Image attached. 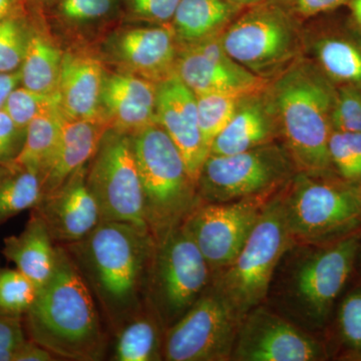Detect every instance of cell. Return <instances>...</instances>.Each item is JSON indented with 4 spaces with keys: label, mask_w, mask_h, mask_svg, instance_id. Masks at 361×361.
I'll list each match as a JSON object with an SVG mask.
<instances>
[{
    "label": "cell",
    "mask_w": 361,
    "mask_h": 361,
    "mask_svg": "<svg viewBox=\"0 0 361 361\" xmlns=\"http://www.w3.org/2000/svg\"><path fill=\"white\" fill-rule=\"evenodd\" d=\"M116 332L147 306V278L154 239L149 230L102 220L87 236L63 245Z\"/></svg>",
    "instance_id": "cell-1"
},
{
    "label": "cell",
    "mask_w": 361,
    "mask_h": 361,
    "mask_svg": "<svg viewBox=\"0 0 361 361\" xmlns=\"http://www.w3.org/2000/svg\"><path fill=\"white\" fill-rule=\"evenodd\" d=\"M94 294L63 245L51 278L23 316L30 341L66 360H103L106 336Z\"/></svg>",
    "instance_id": "cell-2"
},
{
    "label": "cell",
    "mask_w": 361,
    "mask_h": 361,
    "mask_svg": "<svg viewBox=\"0 0 361 361\" xmlns=\"http://www.w3.org/2000/svg\"><path fill=\"white\" fill-rule=\"evenodd\" d=\"M336 87L305 54L267 85L280 142L298 172L336 175L329 149Z\"/></svg>",
    "instance_id": "cell-3"
},
{
    "label": "cell",
    "mask_w": 361,
    "mask_h": 361,
    "mask_svg": "<svg viewBox=\"0 0 361 361\" xmlns=\"http://www.w3.org/2000/svg\"><path fill=\"white\" fill-rule=\"evenodd\" d=\"M360 245L361 231L331 243L292 244L277 266L267 298L306 331L322 329L350 278Z\"/></svg>",
    "instance_id": "cell-4"
},
{
    "label": "cell",
    "mask_w": 361,
    "mask_h": 361,
    "mask_svg": "<svg viewBox=\"0 0 361 361\" xmlns=\"http://www.w3.org/2000/svg\"><path fill=\"white\" fill-rule=\"evenodd\" d=\"M130 135L142 183L145 219L156 240L182 225L202 199L179 149L159 123Z\"/></svg>",
    "instance_id": "cell-5"
},
{
    "label": "cell",
    "mask_w": 361,
    "mask_h": 361,
    "mask_svg": "<svg viewBox=\"0 0 361 361\" xmlns=\"http://www.w3.org/2000/svg\"><path fill=\"white\" fill-rule=\"evenodd\" d=\"M281 199L293 244L331 243L361 231L360 186L337 175L298 172Z\"/></svg>",
    "instance_id": "cell-6"
},
{
    "label": "cell",
    "mask_w": 361,
    "mask_h": 361,
    "mask_svg": "<svg viewBox=\"0 0 361 361\" xmlns=\"http://www.w3.org/2000/svg\"><path fill=\"white\" fill-rule=\"evenodd\" d=\"M220 39L234 61L268 82L305 54L302 21L278 0L243 9Z\"/></svg>",
    "instance_id": "cell-7"
},
{
    "label": "cell",
    "mask_w": 361,
    "mask_h": 361,
    "mask_svg": "<svg viewBox=\"0 0 361 361\" xmlns=\"http://www.w3.org/2000/svg\"><path fill=\"white\" fill-rule=\"evenodd\" d=\"M281 190L263 207L237 257L213 276L211 285L241 318L264 303L277 266L293 244L285 222Z\"/></svg>",
    "instance_id": "cell-8"
},
{
    "label": "cell",
    "mask_w": 361,
    "mask_h": 361,
    "mask_svg": "<svg viewBox=\"0 0 361 361\" xmlns=\"http://www.w3.org/2000/svg\"><path fill=\"white\" fill-rule=\"evenodd\" d=\"M213 280V272L184 225L154 240L146 303L164 329L182 317Z\"/></svg>",
    "instance_id": "cell-9"
},
{
    "label": "cell",
    "mask_w": 361,
    "mask_h": 361,
    "mask_svg": "<svg viewBox=\"0 0 361 361\" xmlns=\"http://www.w3.org/2000/svg\"><path fill=\"white\" fill-rule=\"evenodd\" d=\"M298 173L280 141L233 154L209 155L202 166L197 189L202 201L224 203L272 196Z\"/></svg>",
    "instance_id": "cell-10"
},
{
    "label": "cell",
    "mask_w": 361,
    "mask_h": 361,
    "mask_svg": "<svg viewBox=\"0 0 361 361\" xmlns=\"http://www.w3.org/2000/svg\"><path fill=\"white\" fill-rule=\"evenodd\" d=\"M87 184L102 220L120 221L149 230L130 134L113 128L106 130L87 165Z\"/></svg>",
    "instance_id": "cell-11"
},
{
    "label": "cell",
    "mask_w": 361,
    "mask_h": 361,
    "mask_svg": "<svg viewBox=\"0 0 361 361\" xmlns=\"http://www.w3.org/2000/svg\"><path fill=\"white\" fill-rule=\"evenodd\" d=\"M242 318L210 285L172 326L165 330L163 360H231Z\"/></svg>",
    "instance_id": "cell-12"
},
{
    "label": "cell",
    "mask_w": 361,
    "mask_h": 361,
    "mask_svg": "<svg viewBox=\"0 0 361 361\" xmlns=\"http://www.w3.org/2000/svg\"><path fill=\"white\" fill-rule=\"evenodd\" d=\"M272 196L224 203L202 201L188 216L183 225L210 266L213 276L237 257Z\"/></svg>",
    "instance_id": "cell-13"
},
{
    "label": "cell",
    "mask_w": 361,
    "mask_h": 361,
    "mask_svg": "<svg viewBox=\"0 0 361 361\" xmlns=\"http://www.w3.org/2000/svg\"><path fill=\"white\" fill-rule=\"evenodd\" d=\"M326 356L310 332L261 304L242 318L231 360L316 361Z\"/></svg>",
    "instance_id": "cell-14"
},
{
    "label": "cell",
    "mask_w": 361,
    "mask_h": 361,
    "mask_svg": "<svg viewBox=\"0 0 361 361\" xmlns=\"http://www.w3.org/2000/svg\"><path fill=\"white\" fill-rule=\"evenodd\" d=\"M176 75L195 94L246 96L269 84L234 61L221 44L220 35L180 47Z\"/></svg>",
    "instance_id": "cell-15"
},
{
    "label": "cell",
    "mask_w": 361,
    "mask_h": 361,
    "mask_svg": "<svg viewBox=\"0 0 361 361\" xmlns=\"http://www.w3.org/2000/svg\"><path fill=\"white\" fill-rule=\"evenodd\" d=\"M106 49L121 73L156 84L176 75L180 47L170 25L118 30L108 40Z\"/></svg>",
    "instance_id": "cell-16"
},
{
    "label": "cell",
    "mask_w": 361,
    "mask_h": 361,
    "mask_svg": "<svg viewBox=\"0 0 361 361\" xmlns=\"http://www.w3.org/2000/svg\"><path fill=\"white\" fill-rule=\"evenodd\" d=\"M157 123L179 149L197 185L210 149L199 126L196 94L176 75L157 84Z\"/></svg>",
    "instance_id": "cell-17"
},
{
    "label": "cell",
    "mask_w": 361,
    "mask_h": 361,
    "mask_svg": "<svg viewBox=\"0 0 361 361\" xmlns=\"http://www.w3.org/2000/svg\"><path fill=\"white\" fill-rule=\"evenodd\" d=\"M87 165L58 189L42 196L35 208L58 245L84 239L102 221L96 199L87 187Z\"/></svg>",
    "instance_id": "cell-18"
},
{
    "label": "cell",
    "mask_w": 361,
    "mask_h": 361,
    "mask_svg": "<svg viewBox=\"0 0 361 361\" xmlns=\"http://www.w3.org/2000/svg\"><path fill=\"white\" fill-rule=\"evenodd\" d=\"M102 111L110 128L128 134L157 123L156 82L125 73L106 75Z\"/></svg>",
    "instance_id": "cell-19"
},
{
    "label": "cell",
    "mask_w": 361,
    "mask_h": 361,
    "mask_svg": "<svg viewBox=\"0 0 361 361\" xmlns=\"http://www.w3.org/2000/svg\"><path fill=\"white\" fill-rule=\"evenodd\" d=\"M276 141L279 126L266 87L242 97L231 120L211 145L210 155H233Z\"/></svg>",
    "instance_id": "cell-20"
},
{
    "label": "cell",
    "mask_w": 361,
    "mask_h": 361,
    "mask_svg": "<svg viewBox=\"0 0 361 361\" xmlns=\"http://www.w3.org/2000/svg\"><path fill=\"white\" fill-rule=\"evenodd\" d=\"M104 78L103 63L96 56L63 52L58 94L66 118L108 123L102 111Z\"/></svg>",
    "instance_id": "cell-21"
},
{
    "label": "cell",
    "mask_w": 361,
    "mask_h": 361,
    "mask_svg": "<svg viewBox=\"0 0 361 361\" xmlns=\"http://www.w3.org/2000/svg\"><path fill=\"white\" fill-rule=\"evenodd\" d=\"M108 129L110 127L104 122L71 120L63 116L58 144L40 174L42 196L58 189L89 164Z\"/></svg>",
    "instance_id": "cell-22"
},
{
    "label": "cell",
    "mask_w": 361,
    "mask_h": 361,
    "mask_svg": "<svg viewBox=\"0 0 361 361\" xmlns=\"http://www.w3.org/2000/svg\"><path fill=\"white\" fill-rule=\"evenodd\" d=\"M304 52L336 85L361 87V39L341 30L304 27Z\"/></svg>",
    "instance_id": "cell-23"
},
{
    "label": "cell",
    "mask_w": 361,
    "mask_h": 361,
    "mask_svg": "<svg viewBox=\"0 0 361 361\" xmlns=\"http://www.w3.org/2000/svg\"><path fill=\"white\" fill-rule=\"evenodd\" d=\"M1 253L30 278L37 289L49 281L56 266V243L35 209L23 232L4 239Z\"/></svg>",
    "instance_id": "cell-24"
},
{
    "label": "cell",
    "mask_w": 361,
    "mask_h": 361,
    "mask_svg": "<svg viewBox=\"0 0 361 361\" xmlns=\"http://www.w3.org/2000/svg\"><path fill=\"white\" fill-rule=\"evenodd\" d=\"M243 8L229 0H180L170 25L180 47L218 37Z\"/></svg>",
    "instance_id": "cell-25"
},
{
    "label": "cell",
    "mask_w": 361,
    "mask_h": 361,
    "mask_svg": "<svg viewBox=\"0 0 361 361\" xmlns=\"http://www.w3.org/2000/svg\"><path fill=\"white\" fill-rule=\"evenodd\" d=\"M39 26L35 18L32 37L20 68V85L42 94H58L63 52Z\"/></svg>",
    "instance_id": "cell-26"
},
{
    "label": "cell",
    "mask_w": 361,
    "mask_h": 361,
    "mask_svg": "<svg viewBox=\"0 0 361 361\" xmlns=\"http://www.w3.org/2000/svg\"><path fill=\"white\" fill-rule=\"evenodd\" d=\"M164 334L165 329L147 305L116 332L113 360H163Z\"/></svg>",
    "instance_id": "cell-27"
},
{
    "label": "cell",
    "mask_w": 361,
    "mask_h": 361,
    "mask_svg": "<svg viewBox=\"0 0 361 361\" xmlns=\"http://www.w3.org/2000/svg\"><path fill=\"white\" fill-rule=\"evenodd\" d=\"M42 198L39 175L11 163L0 165V225L39 205Z\"/></svg>",
    "instance_id": "cell-28"
},
{
    "label": "cell",
    "mask_w": 361,
    "mask_h": 361,
    "mask_svg": "<svg viewBox=\"0 0 361 361\" xmlns=\"http://www.w3.org/2000/svg\"><path fill=\"white\" fill-rule=\"evenodd\" d=\"M63 116L61 111L33 118L26 127L23 148L13 163L40 177L58 144Z\"/></svg>",
    "instance_id": "cell-29"
},
{
    "label": "cell",
    "mask_w": 361,
    "mask_h": 361,
    "mask_svg": "<svg viewBox=\"0 0 361 361\" xmlns=\"http://www.w3.org/2000/svg\"><path fill=\"white\" fill-rule=\"evenodd\" d=\"M35 25V14L28 8L0 23V73L20 71Z\"/></svg>",
    "instance_id": "cell-30"
},
{
    "label": "cell",
    "mask_w": 361,
    "mask_h": 361,
    "mask_svg": "<svg viewBox=\"0 0 361 361\" xmlns=\"http://www.w3.org/2000/svg\"><path fill=\"white\" fill-rule=\"evenodd\" d=\"M243 97L245 96L226 94H196L199 126L204 142L209 149L215 137L231 120Z\"/></svg>",
    "instance_id": "cell-31"
},
{
    "label": "cell",
    "mask_w": 361,
    "mask_h": 361,
    "mask_svg": "<svg viewBox=\"0 0 361 361\" xmlns=\"http://www.w3.org/2000/svg\"><path fill=\"white\" fill-rule=\"evenodd\" d=\"M37 291L32 280L18 268L0 267V314L23 318L35 302Z\"/></svg>",
    "instance_id": "cell-32"
},
{
    "label": "cell",
    "mask_w": 361,
    "mask_h": 361,
    "mask_svg": "<svg viewBox=\"0 0 361 361\" xmlns=\"http://www.w3.org/2000/svg\"><path fill=\"white\" fill-rule=\"evenodd\" d=\"M4 111L18 127L26 129L33 118L63 110L59 94H42L18 85L9 94Z\"/></svg>",
    "instance_id": "cell-33"
},
{
    "label": "cell",
    "mask_w": 361,
    "mask_h": 361,
    "mask_svg": "<svg viewBox=\"0 0 361 361\" xmlns=\"http://www.w3.org/2000/svg\"><path fill=\"white\" fill-rule=\"evenodd\" d=\"M56 16L70 25H90L111 18L120 8V0H51Z\"/></svg>",
    "instance_id": "cell-34"
},
{
    "label": "cell",
    "mask_w": 361,
    "mask_h": 361,
    "mask_svg": "<svg viewBox=\"0 0 361 361\" xmlns=\"http://www.w3.org/2000/svg\"><path fill=\"white\" fill-rule=\"evenodd\" d=\"M337 331L344 350L361 358V287L344 297L337 315Z\"/></svg>",
    "instance_id": "cell-35"
},
{
    "label": "cell",
    "mask_w": 361,
    "mask_h": 361,
    "mask_svg": "<svg viewBox=\"0 0 361 361\" xmlns=\"http://www.w3.org/2000/svg\"><path fill=\"white\" fill-rule=\"evenodd\" d=\"M332 111V130L361 133V87L353 85H336Z\"/></svg>",
    "instance_id": "cell-36"
},
{
    "label": "cell",
    "mask_w": 361,
    "mask_h": 361,
    "mask_svg": "<svg viewBox=\"0 0 361 361\" xmlns=\"http://www.w3.org/2000/svg\"><path fill=\"white\" fill-rule=\"evenodd\" d=\"M180 0H125L128 13L137 20L155 25H170Z\"/></svg>",
    "instance_id": "cell-37"
},
{
    "label": "cell",
    "mask_w": 361,
    "mask_h": 361,
    "mask_svg": "<svg viewBox=\"0 0 361 361\" xmlns=\"http://www.w3.org/2000/svg\"><path fill=\"white\" fill-rule=\"evenodd\" d=\"M25 129L18 127L4 110L0 111V165L16 160L25 142Z\"/></svg>",
    "instance_id": "cell-38"
},
{
    "label": "cell",
    "mask_w": 361,
    "mask_h": 361,
    "mask_svg": "<svg viewBox=\"0 0 361 361\" xmlns=\"http://www.w3.org/2000/svg\"><path fill=\"white\" fill-rule=\"evenodd\" d=\"M25 341L23 318L0 314V361H13L16 349Z\"/></svg>",
    "instance_id": "cell-39"
},
{
    "label": "cell",
    "mask_w": 361,
    "mask_h": 361,
    "mask_svg": "<svg viewBox=\"0 0 361 361\" xmlns=\"http://www.w3.org/2000/svg\"><path fill=\"white\" fill-rule=\"evenodd\" d=\"M301 21L310 20L322 14L346 6L349 0H278Z\"/></svg>",
    "instance_id": "cell-40"
},
{
    "label": "cell",
    "mask_w": 361,
    "mask_h": 361,
    "mask_svg": "<svg viewBox=\"0 0 361 361\" xmlns=\"http://www.w3.org/2000/svg\"><path fill=\"white\" fill-rule=\"evenodd\" d=\"M56 355L49 349L42 348L37 342L26 341L16 349L13 361H51L56 360Z\"/></svg>",
    "instance_id": "cell-41"
},
{
    "label": "cell",
    "mask_w": 361,
    "mask_h": 361,
    "mask_svg": "<svg viewBox=\"0 0 361 361\" xmlns=\"http://www.w3.org/2000/svg\"><path fill=\"white\" fill-rule=\"evenodd\" d=\"M20 85V71L14 73H0V111L4 110L9 94Z\"/></svg>",
    "instance_id": "cell-42"
},
{
    "label": "cell",
    "mask_w": 361,
    "mask_h": 361,
    "mask_svg": "<svg viewBox=\"0 0 361 361\" xmlns=\"http://www.w3.org/2000/svg\"><path fill=\"white\" fill-rule=\"evenodd\" d=\"M28 8L27 0H0V23L16 14L25 13Z\"/></svg>",
    "instance_id": "cell-43"
},
{
    "label": "cell",
    "mask_w": 361,
    "mask_h": 361,
    "mask_svg": "<svg viewBox=\"0 0 361 361\" xmlns=\"http://www.w3.org/2000/svg\"><path fill=\"white\" fill-rule=\"evenodd\" d=\"M346 6L350 11L353 27L361 33V0H349Z\"/></svg>",
    "instance_id": "cell-44"
},
{
    "label": "cell",
    "mask_w": 361,
    "mask_h": 361,
    "mask_svg": "<svg viewBox=\"0 0 361 361\" xmlns=\"http://www.w3.org/2000/svg\"><path fill=\"white\" fill-rule=\"evenodd\" d=\"M235 6H239L240 8L245 9L247 7L256 6L261 2L267 1V0H229Z\"/></svg>",
    "instance_id": "cell-45"
},
{
    "label": "cell",
    "mask_w": 361,
    "mask_h": 361,
    "mask_svg": "<svg viewBox=\"0 0 361 361\" xmlns=\"http://www.w3.org/2000/svg\"><path fill=\"white\" fill-rule=\"evenodd\" d=\"M27 1L30 6L35 8V7L42 6V4H49L51 0H27Z\"/></svg>",
    "instance_id": "cell-46"
},
{
    "label": "cell",
    "mask_w": 361,
    "mask_h": 361,
    "mask_svg": "<svg viewBox=\"0 0 361 361\" xmlns=\"http://www.w3.org/2000/svg\"><path fill=\"white\" fill-rule=\"evenodd\" d=\"M360 189H361V185H360Z\"/></svg>",
    "instance_id": "cell-47"
}]
</instances>
